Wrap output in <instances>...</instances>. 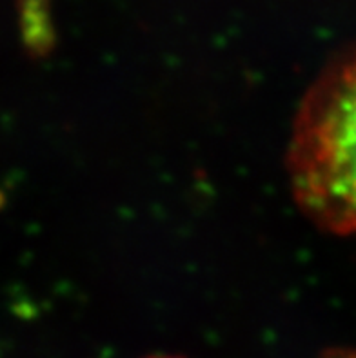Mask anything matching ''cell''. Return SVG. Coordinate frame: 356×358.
Instances as JSON below:
<instances>
[{"label": "cell", "instance_id": "1", "mask_svg": "<svg viewBox=\"0 0 356 358\" xmlns=\"http://www.w3.org/2000/svg\"><path fill=\"white\" fill-rule=\"evenodd\" d=\"M287 173L298 208L315 226L356 235V48L327 66L304 95Z\"/></svg>", "mask_w": 356, "mask_h": 358}, {"label": "cell", "instance_id": "2", "mask_svg": "<svg viewBox=\"0 0 356 358\" xmlns=\"http://www.w3.org/2000/svg\"><path fill=\"white\" fill-rule=\"evenodd\" d=\"M18 15L27 48L44 53L55 41L50 0H18Z\"/></svg>", "mask_w": 356, "mask_h": 358}, {"label": "cell", "instance_id": "3", "mask_svg": "<svg viewBox=\"0 0 356 358\" xmlns=\"http://www.w3.org/2000/svg\"><path fill=\"white\" fill-rule=\"evenodd\" d=\"M320 358H356L355 350H331L322 355Z\"/></svg>", "mask_w": 356, "mask_h": 358}, {"label": "cell", "instance_id": "4", "mask_svg": "<svg viewBox=\"0 0 356 358\" xmlns=\"http://www.w3.org/2000/svg\"><path fill=\"white\" fill-rule=\"evenodd\" d=\"M148 358H182V357H173V355H155V357H148Z\"/></svg>", "mask_w": 356, "mask_h": 358}]
</instances>
